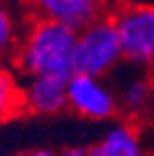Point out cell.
<instances>
[{
  "label": "cell",
  "mask_w": 154,
  "mask_h": 156,
  "mask_svg": "<svg viewBox=\"0 0 154 156\" xmlns=\"http://www.w3.org/2000/svg\"><path fill=\"white\" fill-rule=\"evenodd\" d=\"M74 30L58 23L33 19L24 34L19 37L13 52V63L26 78L54 76L69 80L74 74Z\"/></svg>",
  "instance_id": "1"
},
{
  "label": "cell",
  "mask_w": 154,
  "mask_h": 156,
  "mask_svg": "<svg viewBox=\"0 0 154 156\" xmlns=\"http://www.w3.org/2000/svg\"><path fill=\"white\" fill-rule=\"evenodd\" d=\"M123 60V50L111 17H100L76 32L72 67L74 73L106 76Z\"/></svg>",
  "instance_id": "2"
},
{
  "label": "cell",
  "mask_w": 154,
  "mask_h": 156,
  "mask_svg": "<svg viewBox=\"0 0 154 156\" xmlns=\"http://www.w3.org/2000/svg\"><path fill=\"white\" fill-rule=\"evenodd\" d=\"M123 60L138 67L154 65V4L128 2L111 15Z\"/></svg>",
  "instance_id": "3"
},
{
  "label": "cell",
  "mask_w": 154,
  "mask_h": 156,
  "mask_svg": "<svg viewBox=\"0 0 154 156\" xmlns=\"http://www.w3.org/2000/svg\"><path fill=\"white\" fill-rule=\"evenodd\" d=\"M67 108L89 121H108L117 113L119 99L102 78L74 73L67 80Z\"/></svg>",
  "instance_id": "4"
},
{
  "label": "cell",
  "mask_w": 154,
  "mask_h": 156,
  "mask_svg": "<svg viewBox=\"0 0 154 156\" xmlns=\"http://www.w3.org/2000/svg\"><path fill=\"white\" fill-rule=\"evenodd\" d=\"M33 19L63 24L78 32L102 17L104 0H26Z\"/></svg>",
  "instance_id": "5"
},
{
  "label": "cell",
  "mask_w": 154,
  "mask_h": 156,
  "mask_svg": "<svg viewBox=\"0 0 154 156\" xmlns=\"http://www.w3.org/2000/svg\"><path fill=\"white\" fill-rule=\"evenodd\" d=\"M23 89V108L35 115H56L67 108V80L54 76L26 78Z\"/></svg>",
  "instance_id": "6"
},
{
  "label": "cell",
  "mask_w": 154,
  "mask_h": 156,
  "mask_svg": "<svg viewBox=\"0 0 154 156\" xmlns=\"http://www.w3.org/2000/svg\"><path fill=\"white\" fill-rule=\"evenodd\" d=\"M91 156H145V143L132 123L111 125L93 147Z\"/></svg>",
  "instance_id": "7"
},
{
  "label": "cell",
  "mask_w": 154,
  "mask_h": 156,
  "mask_svg": "<svg viewBox=\"0 0 154 156\" xmlns=\"http://www.w3.org/2000/svg\"><path fill=\"white\" fill-rule=\"evenodd\" d=\"M119 108L128 117H143L154 104V82L149 76H134L117 95Z\"/></svg>",
  "instance_id": "8"
},
{
  "label": "cell",
  "mask_w": 154,
  "mask_h": 156,
  "mask_svg": "<svg viewBox=\"0 0 154 156\" xmlns=\"http://www.w3.org/2000/svg\"><path fill=\"white\" fill-rule=\"evenodd\" d=\"M23 89L15 74L0 63V123L23 113Z\"/></svg>",
  "instance_id": "9"
},
{
  "label": "cell",
  "mask_w": 154,
  "mask_h": 156,
  "mask_svg": "<svg viewBox=\"0 0 154 156\" xmlns=\"http://www.w3.org/2000/svg\"><path fill=\"white\" fill-rule=\"evenodd\" d=\"M19 26L11 9L0 2V63L8 58H13V52L19 43Z\"/></svg>",
  "instance_id": "10"
},
{
  "label": "cell",
  "mask_w": 154,
  "mask_h": 156,
  "mask_svg": "<svg viewBox=\"0 0 154 156\" xmlns=\"http://www.w3.org/2000/svg\"><path fill=\"white\" fill-rule=\"evenodd\" d=\"M56 156H91L89 154V149L87 147H80V145H71V147H65L58 152Z\"/></svg>",
  "instance_id": "11"
},
{
  "label": "cell",
  "mask_w": 154,
  "mask_h": 156,
  "mask_svg": "<svg viewBox=\"0 0 154 156\" xmlns=\"http://www.w3.org/2000/svg\"><path fill=\"white\" fill-rule=\"evenodd\" d=\"M11 156H56L48 149H26V151H19Z\"/></svg>",
  "instance_id": "12"
}]
</instances>
